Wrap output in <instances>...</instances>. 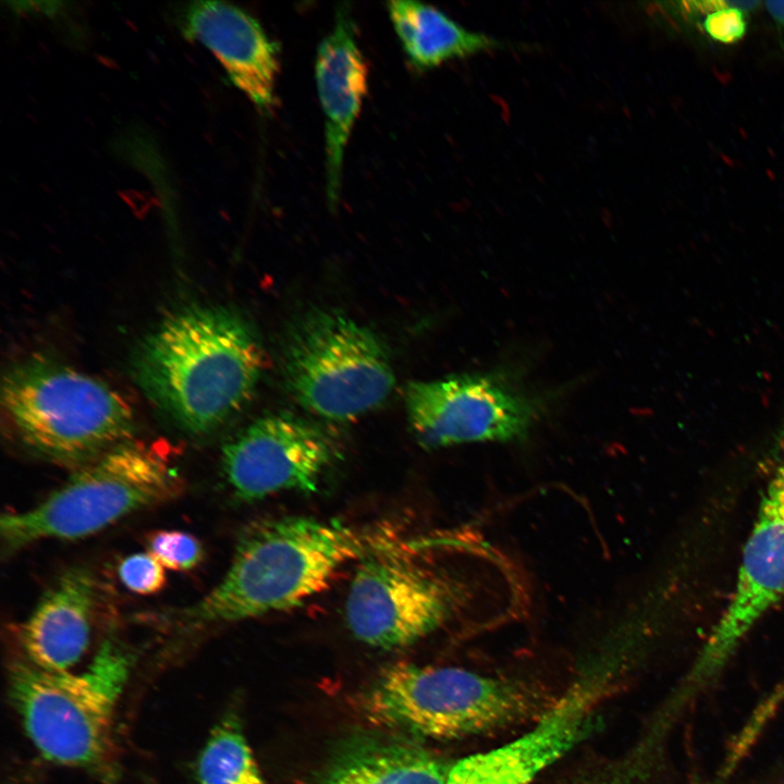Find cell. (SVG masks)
Segmentation results:
<instances>
[{
	"label": "cell",
	"instance_id": "obj_1",
	"mask_svg": "<svg viewBox=\"0 0 784 784\" xmlns=\"http://www.w3.org/2000/svg\"><path fill=\"white\" fill-rule=\"evenodd\" d=\"M264 357L250 326L223 307H189L139 345L134 376L147 397L184 431L204 436L249 400Z\"/></svg>",
	"mask_w": 784,
	"mask_h": 784
},
{
	"label": "cell",
	"instance_id": "obj_2",
	"mask_svg": "<svg viewBox=\"0 0 784 784\" xmlns=\"http://www.w3.org/2000/svg\"><path fill=\"white\" fill-rule=\"evenodd\" d=\"M365 549L356 530L333 520L291 516L256 524L240 539L222 580L176 618L193 626L295 608Z\"/></svg>",
	"mask_w": 784,
	"mask_h": 784
},
{
	"label": "cell",
	"instance_id": "obj_3",
	"mask_svg": "<svg viewBox=\"0 0 784 784\" xmlns=\"http://www.w3.org/2000/svg\"><path fill=\"white\" fill-rule=\"evenodd\" d=\"M2 407L33 452L79 468L128 441L133 416L102 381L59 363L32 358L3 377Z\"/></svg>",
	"mask_w": 784,
	"mask_h": 784
},
{
	"label": "cell",
	"instance_id": "obj_4",
	"mask_svg": "<svg viewBox=\"0 0 784 784\" xmlns=\"http://www.w3.org/2000/svg\"><path fill=\"white\" fill-rule=\"evenodd\" d=\"M131 669L130 656L107 639L82 673L50 672L17 662L10 696L25 732L54 763L91 768L111 745L113 713Z\"/></svg>",
	"mask_w": 784,
	"mask_h": 784
},
{
	"label": "cell",
	"instance_id": "obj_5",
	"mask_svg": "<svg viewBox=\"0 0 784 784\" xmlns=\"http://www.w3.org/2000/svg\"><path fill=\"white\" fill-rule=\"evenodd\" d=\"M183 489V479L156 450L125 441L77 470L42 502L3 515L0 532L8 553L42 539L95 534Z\"/></svg>",
	"mask_w": 784,
	"mask_h": 784
},
{
	"label": "cell",
	"instance_id": "obj_6",
	"mask_svg": "<svg viewBox=\"0 0 784 784\" xmlns=\"http://www.w3.org/2000/svg\"><path fill=\"white\" fill-rule=\"evenodd\" d=\"M365 707L383 726L452 739L525 720L538 710L539 698L513 681L462 667L400 662L381 673Z\"/></svg>",
	"mask_w": 784,
	"mask_h": 784
},
{
	"label": "cell",
	"instance_id": "obj_7",
	"mask_svg": "<svg viewBox=\"0 0 784 784\" xmlns=\"http://www.w3.org/2000/svg\"><path fill=\"white\" fill-rule=\"evenodd\" d=\"M289 390L306 409L345 421L378 407L394 385L387 350L368 328L315 309L290 329L282 355Z\"/></svg>",
	"mask_w": 784,
	"mask_h": 784
},
{
	"label": "cell",
	"instance_id": "obj_8",
	"mask_svg": "<svg viewBox=\"0 0 784 784\" xmlns=\"http://www.w3.org/2000/svg\"><path fill=\"white\" fill-rule=\"evenodd\" d=\"M465 581L395 555L367 558L352 579L345 620L360 641L381 649L411 646L452 620Z\"/></svg>",
	"mask_w": 784,
	"mask_h": 784
},
{
	"label": "cell",
	"instance_id": "obj_9",
	"mask_svg": "<svg viewBox=\"0 0 784 784\" xmlns=\"http://www.w3.org/2000/svg\"><path fill=\"white\" fill-rule=\"evenodd\" d=\"M409 424L427 449L527 437L537 419L534 402L495 375H460L411 382Z\"/></svg>",
	"mask_w": 784,
	"mask_h": 784
},
{
	"label": "cell",
	"instance_id": "obj_10",
	"mask_svg": "<svg viewBox=\"0 0 784 784\" xmlns=\"http://www.w3.org/2000/svg\"><path fill=\"white\" fill-rule=\"evenodd\" d=\"M332 456L319 428L277 414L255 420L224 446L222 469L236 497L255 501L282 491L315 492Z\"/></svg>",
	"mask_w": 784,
	"mask_h": 784
},
{
	"label": "cell",
	"instance_id": "obj_11",
	"mask_svg": "<svg viewBox=\"0 0 784 784\" xmlns=\"http://www.w3.org/2000/svg\"><path fill=\"white\" fill-rule=\"evenodd\" d=\"M784 597V456L743 552L734 593L709 636L698 670L713 671L752 625Z\"/></svg>",
	"mask_w": 784,
	"mask_h": 784
},
{
	"label": "cell",
	"instance_id": "obj_12",
	"mask_svg": "<svg viewBox=\"0 0 784 784\" xmlns=\"http://www.w3.org/2000/svg\"><path fill=\"white\" fill-rule=\"evenodd\" d=\"M597 696L595 685H575L525 734L458 760L445 784H529L591 730Z\"/></svg>",
	"mask_w": 784,
	"mask_h": 784
},
{
	"label": "cell",
	"instance_id": "obj_13",
	"mask_svg": "<svg viewBox=\"0 0 784 784\" xmlns=\"http://www.w3.org/2000/svg\"><path fill=\"white\" fill-rule=\"evenodd\" d=\"M184 34L218 59L230 82L265 115L277 106L279 46L257 19L223 1H197L183 19Z\"/></svg>",
	"mask_w": 784,
	"mask_h": 784
},
{
	"label": "cell",
	"instance_id": "obj_14",
	"mask_svg": "<svg viewBox=\"0 0 784 784\" xmlns=\"http://www.w3.org/2000/svg\"><path fill=\"white\" fill-rule=\"evenodd\" d=\"M315 79L324 121L326 195L335 208L345 149L368 89L367 62L348 5L336 9L332 28L318 45Z\"/></svg>",
	"mask_w": 784,
	"mask_h": 784
},
{
	"label": "cell",
	"instance_id": "obj_15",
	"mask_svg": "<svg viewBox=\"0 0 784 784\" xmlns=\"http://www.w3.org/2000/svg\"><path fill=\"white\" fill-rule=\"evenodd\" d=\"M95 599V579L87 568L63 573L21 628L29 663L50 672L75 665L89 645Z\"/></svg>",
	"mask_w": 784,
	"mask_h": 784
},
{
	"label": "cell",
	"instance_id": "obj_16",
	"mask_svg": "<svg viewBox=\"0 0 784 784\" xmlns=\"http://www.w3.org/2000/svg\"><path fill=\"white\" fill-rule=\"evenodd\" d=\"M387 10L407 61L417 72L501 45L493 37L469 30L439 9L422 2L390 1Z\"/></svg>",
	"mask_w": 784,
	"mask_h": 784
},
{
	"label": "cell",
	"instance_id": "obj_17",
	"mask_svg": "<svg viewBox=\"0 0 784 784\" xmlns=\"http://www.w3.org/2000/svg\"><path fill=\"white\" fill-rule=\"evenodd\" d=\"M449 771L421 748L378 743L348 751L319 784H445Z\"/></svg>",
	"mask_w": 784,
	"mask_h": 784
},
{
	"label": "cell",
	"instance_id": "obj_18",
	"mask_svg": "<svg viewBox=\"0 0 784 784\" xmlns=\"http://www.w3.org/2000/svg\"><path fill=\"white\" fill-rule=\"evenodd\" d=\"M199 784H266L250 747L234 718L210 733L196 763Z\"/></svg>",
	"mask_w": 784,
	"mask_h": 784
},
{
	"label": "cell",
	"instance_id": "obj_19",
	"mask_svg": "<svg viewBox=\"0 0 784 784\" xmlns=\"http://www.w3.org/2000/svg\"><path fill=\"white\" fill-rule=\"evenodd\" d=\"M148 550L163 567L180 572L195 568L204 559L200 541L194 535L181 530L151 534Z\"/></svg>",
	"mask_w": 784,
	"mask_h": 784
},
{
	"label": "cell",
	"instance_id": "obj_20",
	"mask_svg": "<svg viewBox=\"0 0 784 784\" xmlns=\"http://www.w3.org/2000/svg\"><path fill=\"white\" fill-rule=\"evenodd\" d=\"M118 572L122 584L138 595L156 593L166 584L164 567L149 552L126 556Z\"/></svg>",
	"mask_w": 784,
	"mask_h": 784
},
{
	"label": "cell",
	"instance_id": "obj_21",
	"mask_svg": "<svg viewBox=\"0 0 784 784\" xmlns=\"http://www.w3.org/2000/svg\"><path fill=\"white\" fill-rule=\"evenodd\" d=\"M758 5L757 1H733L731 5L716 9L706 15L703 26L713 39L732 44L739 40L746 32L744 10Z\"/></svg>",
	"mask_w": 784,
	"mask_h": 784
},
{
	"label": "cell",
	"instance_id": "obj_22",
	"mask_svg": "<svg viewBox=\"0 0 784 784\" xmlns=\"http://www.w3.org/2000/svg\"><path fill=\"white\" fill-rule=\"evenodd\" d=\"M765 7L770 15L777 23L784 25V1H768Z\"/></svg>",
	"mask_w": 784,
	"mask_h": 784
},
{
	"label": "cell",
	"instance_id": "obj_23",
	"mask_svg": "<svg viewBox=\"0 0 784 784\" xmlns=\"http://www.w3.org/2000/svg\"><path fill=\"white\" fill-rule=\"evenodd\" d=\"M776 784H784V780L779 781Z\"/></svg>",
	"mask_w": 784,
	"mask_h": 784
}]
</instances>
